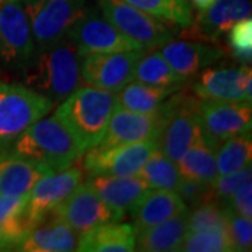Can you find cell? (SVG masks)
<instances>
[{
  "label": "cell",
  "mask_w": 252,
  "mask_h": 252,
  "mask_svg": "<svg viewBox=\"0 0 252 252\" xmlns=\"http://www.w3.org/2000/svg\"><path fill=\"white\" fill-rule=\"evenodd\" d=\"M137 230L133 224L111 221L97 225L79 235L76 251L132 252L136 247Z\"/></svg>",
  "instance_id": "cell-23"
},
{
  "label": "cell",
  "mask_w": 252,
  "mask_h": 252,
  "mask_svg": "<svg viewBox=\"0 0 252 252\" xmlns=\"http://www.w3.org/2000/svg\"><path fill=\"white\" fill-rule=\"evenodd\" d=\"M46 168L21 157L10 146H0V195L27 196Z\"/></svg>",
  "instance_id": "cell-20"
},
{
  "label": "cell",
  "mask_w": 252,
  "mask_h": 252,
  "mask_svg": "<svg viewBox=\"0 0 252 252\" xmlns=\"http://www.w3.org/2000/svg\"><path fill=\"white\" fill-rule=\"evenodd\" d=\"M27 196L0 195V251H18L34 227L27 215Z\"/></svg>",
  "instance_id": "cell-24"
},
{
  "label": "cell",
  "mask_w": 252,
  "mask_h": 252,
  "mask_svg": "<svg viewBox=\"0 0 252 252\" xmlns=\"http://www.w3.org/2000/svg\"><path fill=\"white\" fill-rule=\"evenodd\" d=\"M199 101L198 97L175 91L162 107L164 119L156 142L157 149L172 161H177L202 135Z\"/></svg>",
  "instance_id": "cell-4"
},
{
  "label": "cell",
  "mask_w": 252,
  "mask_h": 252,
  "mask_svg": "<svg viewBox=\"0 0 252 252\" xmlns=\"http://www.w3.org/2000/svg\"><path fill=\"white\" fill-rule=\"evenodd\" d=\"M252 72L243 67H206L195 76L192 93L202 101L251 102Z\"/></svg>",
  "instance_id": "cell-12"
},
{
  "label": "cell",
  "mask_w": 252,
  "mask_h": 252,
  "mask_svg": "<svg viewBox=\"0 0 252 252\" xmlns=\"http://www.w3.org/2000/svg\"><path fill=\"white\" fill-rule=\"evenodd\" d=\"M157 149L156 139L119 144L112 147H93L83 160L87 177L95 175H136L144 161Z\"/></svg>",
  "instance_id": "cell-10"
},
{
  "label": "cell",
  "mask_w": 252,
  "mask_h": 252,
  "mask_svg": "<svg viewBox=\"0 0 252 252\" xmlns=\"http://www.w3.org/2000/svg\"><path fill=\"white\" fill-rule=\"evenodd\" d=\"M187 210H189L188 206L175 190L149 188L130 210V215L135 223L133 225L139 231Z\"/></svg>",
  "instance_id": "cell-22"
},
{
  "label": "cell",
  "mask_w": 252,
  "mask_h": 252,
  "mask_svg": "<svg viewBox=\"0 0 252 252\" xmlns=\"http://www.w3.org/2000/svg\"><path fill=\"white\" fill-rule=\"evenodd\" d=\"M149 185V188L177 190L181 182V175L175 161L156 149L144 161L142 168L136 174Z\"/></svg>",
  "instance_id": "cell-30"
},
{
  "label": "cell",
  "mask_w": 252,
  "mask_h": 252,
  "mask_svg": "<svg viewBox=\"0 0 252 252\" xmlns=\"http://www.w3.org/2000/svg\"><path fill=\"white\" fill-rule=\"evenodd\" d=\"M98 7L112 26L146 51L161 48L175 38L174 31L164 21L124 0H98Z\"/></svg>",
  "instance_id": "cell-7"
},
{
  "label": "cell",
  "mask_w": 252,
  "mask_h": 252,
  "mask_svg": "<svg viewBox=\"0 0 252 252\" xmlns=\"http://www.w3.org/2000/svg\"><path fill=\"white\" fill-rule=\"evenodd\" d=\"M54 212L62 217L77 235L97 225L119 221L124 217L122 213L99 198L89 182H80L59 206L55 207Z\"/></svg>",
  "instance_id": "cell-13"
},
{
  "label": "cell",
  "mask_w": 252,
  "mask_h": 252,
  "mask_svg": "<svg viewBox=\"0 0 252 252\" xmlns=\"http://www.w3.org/2000/svg\"><path fill=\"white\" fill-rule=\"evenodd\" d=\"M228 210L244 217H252V181H247L224 205Z\"/></svg>",
  "instance_id": "cell-38"
},
{
  "label": "cell",
  "mask_w": 252,
  "mask_h": 252,
  "mask_svg": "<svg viewBox=\"0 0 252 252\" xmlns=\"http://www.w3.org/2000/svg\"><path fill=\"white\" fill-rule=\"evenodd\" d=\"M144 13L168 23L185 28L193 23V7L190 0H124Z\"/></svg>",
  "instance_id": "cell-29"
},
{
  "label": "cell",
  "mask_w": 252,
  "mask_h": 252,
  "mask_svg": "<svg viewBox=\"0 0 252 252\" xmlns=\"http://www.w3.org/2000/svg\"><path fill=\"white\" fill-rule=\"evenodd\" d=\"M143 51H124L81 56V80L87 86L115 93L133 80L136 62Z\"/></svg>",
  "instance_id": "cell-14"
},
{
  "label": "cell",
  "mask_w": 252,
  "mask_h": 252,
  "mask_svg": "<svg viewBox=\"0 0 252 252\" xmlns=\"http://www.w3.org/2000/svg\"><path fill=\"white\" fill-rule=\"evenodd\" d=\"M115 107V93L86 86L63 99L55 117L70 130L86 153L101 142Z\"/></svg>",
  "instance_id": "cell-2"
},
{
  "label": "cell",
  "mask_w": 252,
  "mask_h": 252,
  "mask_svg": "<svg viewBox=\"0 0 252 252\" xmlns=\"http://www.w3.org/2000/svg\"><path fill=\"white\" fill-rule=\"evenodd\" d=\"M188 235V210L158 224L139 230L136 234V251H177Z\"/></svg>",
  "instance_id": "cell-25"
},
{
  "label": "cell",
  "mask_w": 252,
  "mask_h": 252,
  "mask_svg": "<svg viewBox=\"0 0 252 252\" xmlns=\"http://www.w3.org/2000/svg\"><path fill=\"white\" fill-rule=\"evenodd\" d=\"M228 209L213 200L203 202L188 210V234L196 231H220L227 234Z\"/></svg>",
  "instance_id": "cell-32"
},
{
  "label": "cell",
  "mask_w": 252,
  "mask_h": 252,
  "mask_svg": "<svg viewBox=\"0 0 252 252\" xmlns=\"http://www.w3.org/2000/svg\"><path fill=\"white\" fill-rule=\"evenodd\" d=\"M35 52L23 0H0V64L23 70Z\"/></svg>",
  "instance_id": "cell-8"
},
{
  "label": "cell",
  "mask_w": 252,
  "mask_h": 252,
  "mask_svg": "<svg viewBox=\"0 0 252 252\" xmlns=\"http://www.w3.org/2000/svg\"><path fill=\"white\" fill-rule=\"evenodd\" d=\"M162 112L139 114L122 107H115L109 118L105 133L97 147H112L157 139L162 125Z\"/></svg>",
  "instance_id": "cell-17"
},
{
  "label": "cell",
  "mask_w": 252,
  "mask_h": 252,
  "mask_svg": "<svg viewBox=\"0 0 252 252\" xmlns=\"http://www.w3.org/2000/svg\"><path fill=\"white\" fill-rule=\"evenodd\" d=\"M177 251L181 252H233L228 237L220 231L189 233Z\"/></svg>",
  "instance_id": "cell-33"
},
{
  "label": "cell",
  "mask_w": 252,
  "mask_h": 252,
  "mask_svg": "<svg viewBox=\"0 0 252 252\" xmlns=\"http://www.w3.org/2000/svg\"><path fill=\"white\" fill-rule=\"evenodd\" d=\"M178 90L181 87L149 86L132 80L117 93V105L139 114H157L170 95Z\"/></svg>",
  "instance_id": "cell-26"
},
{
  "label": "cell",
  "mask_w": 252,
  "mask_h": 252,
  "mask_svg": "<svg viewBox=\"0 0 252 252\" xmlns=\"http://www.w3.org/2000/svg\"><path fill=\"white\" fill-rule=\"evenodd\" d=\"M79 235L56 212H49L36 223L18 251L67 252L76 251Z\"/></svg>",
  "instance_id": "cell-19"
},
{
  "label": "cell",
  "mask_w": 252,
  "mask_h": 252,
  "mask_svg": "<svg viewBox=\"0 0 252 252\" xmlns=\"http://www.w3.org/2000/svg\"><path fill=\"white\" fill-rule=\"evenodd\" d=\"M181 178L212 184L217 177L216 149L200 135L175 161Z\"/></svg>",
  "instance_id": "cell-27"
},
{
  "label": "cell",
  "mask_w": 252,
  "mask_h": 252,
  "mask_svg": "<svg viewBox=\"0 0 252 252\" xmlns=\"http://www.w3.org/2000/svg\"><path fill=\"white\" fill-rule=\"evenodd\" d=\"M87 182L107 205L122 215L130 212L149 189L139 175H95L87 177Z\"/></svg>",
  "instance_id": "cell-21"
},
{
  "label": "cell",
  "mask_w": 252,
  "mask_h": 252,
  "mask_svg": "<svg viewBox=\"0 0 252 252\" xmlns=\"http://www.w3.org/2000/svg\"><path fill=\"white\" fill-rule=\"evenodd\" d=\"M202 135L216 149L221 142L251 132V102L199 101Z\"/></svg>",
  "instance_id": "cell-11"
},
{
  "label": "cell",
  "mask_w": 252,
  "mask_h": 252,
  "mask_svg": "<svg viewBox=\"0 0 252 252\" xmlns=\"http://www.w3.org/2000/svg\"><path fill=\"white\" fill-rule=\"evenodd\" d=\"M228 46L237 61L250 63L252 59V20L251 17L237 21L228 30Z\"/></svg>",
  "instance_id": "cell-35"
},
{
  "label": "cell",
  "mask_w": 252,
  "mask_h": 252,
  "mask_svg": "<svg viewBox=\"0 0 252 252\" xmlns=\"http://www.w3.org/2000/svg\"><path fill=\"white\" fill-rule=\"evenodd\" d=\"M80 182H83V171L73 165L42 175L27 196V215L32 225L59 206Z\"/></svg>",
  "instance_id": "cell-15"
},
{
  "label": "cell",
  "mask_w": 252,
  "mask_h": 252,
  "mask_svg": "<svg viewBox=\"0 0 252 252\" xmlns=\"http://www.w3.org/2000/svg\"><path fill=\"white\" fill-rule=\"evenodd\" d=\"M248 17H251L250 0H215L209 7L200 10L190 27L184 30L182 36L216 42L237 21Z\"/></svg>",
  "instance_id": "cell-16"
},
{
  "label": "cell",
  "mask_w": 252,
  "mask_h": 252,
  "mask_svg": "<svg viewBox=\"0 0 252 252\" xmlns=\"http://www.w3.org/2000/svg\"><path fill=\"white\" fill-rule=\"evenodd\" d=\"M35 48L66 38L86 13V0H23Z\"/></svg>",
  "instance_id": "cell-6"
},
{
  "label": "cell",
  "mask_w": 252,
  "mask_h": 252,
  "mask_svg": "<svg viewBox=\"0 0 252 252\" xmlns=\"http://www.w3.org/2000/svg\"><path fill=\"white\" fill-rule=\"evenodd\" d=\"M252 140L250 132L227 139L216 147L217 175H224L251 165Z\"/></svg>",
  "instance_id": "cell-31"
},
{
  "label": "cell",
  "mask_w": 252,
  "mask_h": 252,
  "mask_svg": "<svg viewBox=\"0 0 252 252\" xmlns=\"http://www.w3.org/2000/svg\"><path fill=\"white\" fill-rule=\"evenodd\" d=\"M227 237L233 251H251L252 221L250 217H244L228 210L227 216Z\"/></svg>",
  "instance_id": "cell-36"
},
{
  "label": "cell",
  "mask_w": 252,
  "mask_h": 252,
  "mask_svg": "<svg viewBox=\"0 0 252 252\" xmlns=\"http://www.w3.org/2000/svg\"><path fill=\"white\" fill-rule=\"evenodd\" d=\"M190 1H192V4L200 11V10H205L206 7H209L215 0H190Z\"/></svg>",
  "instance_id": "cell-39"
},
{
  "label": "cell",
  "mask_w": 252,
  "mask_h": 252,
  "mask_svg": "<svg viewBox=\"0 0 252 252\" xmlns=\"http://www.w3.org/2000/svg\"><path fill=\"white\" fill-rule=\"evenodd\" d=\"M81 55L66 36L51 45L35 48L21 70L24 84L58 104L81 86Z\"/></svg>",
  "instance_id": "cell-1"
},
{
  "label": "cell",
  "mask_w": 252,
  "mask_h": 252,
  "mask_svg": "<svg viewBox=\"0 0 252 252\" xmlns=\"http://www.w3.org/2000/svg\"><path fill=\"white\" fill-rule=\"evenodd\" d=\"M160 54L184 80L192 79L200 70L212 66L224 56L225 51L213 42L189 39L170 41L161 46Z\"/></svg>",
  "instance_id": "cell-18"
},
{
  "label": "cell",
  "mask_w": 252,
  "mask_h": 252,
  "mask_svg": "<svg viewBox=\"0 0 252 252\" xmlns=\"http://www.w3.org/2000/svg\"><path fill=\"white\" fill-rule=\"evenodd\" d=\"M52 108L51 99L26 84L0 81V146H10Z\"/></svg>",
  "instance_id": "cell-5"
},
{
  "label": "cell",
  "mask_w": 252,
  "mask_h": 252,
  "mask_svg": "<svg viewBox=\"0 0 252 252\" xmlns=\"http://www.w3.org/2000/svg\"><path fill=\"white\" fill-rule=\"evenodd\" d=\"M10 147L51 172L72 167L84 154L70 130L55 115L36 121Z\"/></svg>",
  "instance_id": "cell-3"
},
{
  "label": "cell",
  "mask_w": 252,
  "mask_h": 252,
  "mask_svg": "<svg viewBox=\"0 0 252 252\" xmlns=\"http://www.w3.org/2000/svg\"><path fill=\"white\" fill-rule=\"evenodd\" d=\"M187 206L195 207L210 200V184H202L198 181L181 178L180 185L175 190Z\"/></svg>",
  "instance_id": "cell-37"
},
{
  "label": "cell",
  "mask_w": 252,
  "mask_h": 252,
  "mask_svg": "<svg viewBox=\"0 0 252 252\" xmlns=\"http://www.w3.org/2000/svg\"><path fill=\"white\" fill-rule=\"evenodd\" d=\"M251 165L240 168L237 171L228 172L224 175H217L216 180L210 184V200L225 205L237 189L247 181H251Z\"/></svg>",
  "instance_id": "cell-34"
},
{
  "label": "cell",
  "mask_w": 252,
  "mask_h": 252,
  "mask_svg": "<svg viewBox=\"0 0 252 252\" xmlns=\"http://www.w3.org/2000/svg\"><path fill=\"white\" fill-rule=\"evenodd\" d=\"M133 80L160 87H181L187 80L174 72L168 62L158 52L142 54L133 70Z\"/></svg>",
  "instance_id": "cell-28"
},
{
  "label": "cell",
  "mask_w": 252,
  "mask_h": 252,
  "mask_svg": "<svg viewBox=\"0 0 252 252\" xmlns=\"http://www.w3.org/2000/svg\"><path fill=\"white\" fill-rule=\"evenodd\" d=\"M66 36L76 45L81 56L124 51H144L137 42L112 26L102 14L89 10L69 30Z\"/></svg>",
  "instance_id": "cell-9"
}]
</instances>
